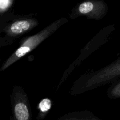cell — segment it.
I'll list each match as a JSON object with an SVG mask.
<instances>
[{
  "instance_id": "9c48e42d",
  "label": "cell",
  "mask_w": 120,
  "mask_h": 120,
  "mask_svg": "<svg viewBox=\"0 0 120 120\" xmlns=\"http://www.w3.org/2000/svg\"><path fill=\"white\" fill-rule=\"evenodd\" d=\"M12 3L13 1L11 0H0V12L7 10Z\"/></svg>"
},
{
  "instance_id": "3957f363",
  "label": "cell",
  "mask_w": 120,
  "mask_h": 120,
  "mask_svg": "<svg viewBox=\"0 0 120 120\" xmlns=\"http://www.w3.org/2000/svg\"><path fill=\"white\" fill-rule=\"evenodd\" d=\"M74 11L70 16L71 18L86 15L89 18L99 20L106 15L108 7L104 1L93 0L82 2Z\"/></svg>"
},
{
  "instance_id": "8992f818",
  "label": "cell",
  "mask_w": 120,
  "mask_h": 120,
  "mask_svg": "<svg viewBox=\"0 0 120 120\" xmlns=\"http://www.w3.org/2000/svg\"><path fill=\"white\" fill-rule=\"evenodd\" d=\"M57 120H102L89 111L69 112L60 117Z\"/></svg>"
},
{
  "instance_id": "ba28073f",
  "label": "cell",
  "mask_w": 120,
  "mask_h": 120,
  "mask_svg": "<svg viewBox=\"0 0 120 120\" xmlns=\"http://www.w3.org/2000/svg\"><path fill=\"white\" fill-rule=\"evenodd\" d=\"M51 107V101L48 98H44L40 102L38 105V109H40L41 113L45 114L48 112Z\"/></svg>"
},
{
  "instance_id": "7a4b0ae2",
  "label": "cell",
  "mask_w": 120,
  "mask_h": 120,
  "mask_svg": "<svg viewBox=\"0 0 120 120\" xmlns=\"http://www.w3.org/2000/svg\"><path fill=\"white\" fill-rule=\"evenodd\" d=\"M68 21V19L66 18H61L49 24L35 35L25 39L21 43V45L15 50V52L7 59L5 63L4 64L3 66L1 69V71L7 69L21 57H24L25 55L34 50L40 43H42L44 40L54 34L62 25Z\"/></svg>"
},
{
  "instance_id": "52a82bcc",
  "label": "cell",
  "mask_w": 120,
  "mask_h": 120,
  "mask_svg": "<svg viewBox=\"0 0 120 120\" xmlns=\"http://www.w3.org/2000/svg\"><path fill=\"white\" fill-rule=\"evenodd\" d=\"M108 96L109 98L112 99L120 98V82L109 89Z\"/></svg>"
},
{
  "instance_id": "5b68a950",
  "label": "cell",
  "mask_w": 120,
  "mask_h": 120,
  "mask_svg": "<svg viewBox=\"0 0 120 120\" xmlns=\"http://www.w3.org/2000/svg\"><path fill=\"white\" fill-rule=\"evenodd\" d=\"M38 24V21L34 19L18 20L11 25L9 27V32L13 35H21L32 29Z\"/></svg>"
},
{
  "instance_id": "277c9868",
  "label": "cell",
  "mask_w": 120,
  "mask_h": 120,
  "mask_svg": "<svg viewBox=\"0 0 120 120\" xmlns=\"http://www.w3.org/2000/svg\"><path fill=\"white\" fill-rule=\"evenodd\" d=\"M28 98L23 90H20V98L15 102L14 107V113L16 120H29L30 113Z\"/></svg>"
},
{
  "instance_id": "6da1fadb",
  "label": "cell",
  "mask_w": 120,
  "mask_h": 120,
  "mask_svg": "<svg viewBox=\"0 0 120 120\" xmlns=\"http://www.w3.org/2000/svg\"><path fill=\"white\" fill-rule=\"evenodd\" d=\"M120 76V57L100 70L83 75L71 89L72 94H80L105 84Z\"/></svg>"
}]
</instances>
